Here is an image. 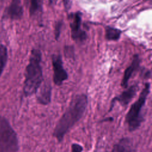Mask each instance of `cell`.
<instances>
[{
    "label": "cell",
    "mask_w": 152,
    "mask_h": 152,
    "mask_svg": "<svg viewBox=\"0 0 152 152\" xmlns=\"http://www.w3.org/2000/svg\"><path fill=\"white\" fill-rule=\"evenodd\" d=\"M64 54L67 58H73L74 56V50L73 46H66L64 48Z\"/></svg>",
    "instance_id": "2e32d148"
},
{
    "label": "cell",
    "mask_w": 152,
    "mask_h": 152,
    "mask_svg": "<svg viewBox=\"0 0 152 152\" xmlns=\"http://www.w3.org/2000/svg\"><path fill=\"white\" fill-rule=\"evenodd\" d=\"M30 14L33 16L37 15L42 12V1L33 0L30 2L29 8Z\"/></svg>",
    "instance_id": "4fadbf2b"
},
{
    "label": "cell",
    "mask_w": 152,
    "mask_h": 152,
    "mask_svg": "<svg viewBox=\"0 0 152 152\" xmlns=\"http://www.w3.org/2000/svg\"><path fill=\"white\" fill-rule=\"evenodd\" d=\"M138 88L139 86L138 84H134L131 86L126 90L122 91V93L118 96L115 97L113 99L112 103L117 101L123 106L128 105L136 96Z\"/></svg>",
    "instance_id": "52a82bcc"
},
{
    "label": "cell",
    "mask_w": 152,
    "mask_h": 152,
    "mask_svg": "<svg viewBox=\"0 0 152 152\" xmlns=\"http://www.w3.org/2000/svg\"><path fill=\"white\" fill-rule=\"evenodd\" d=\"M87 104V96L84 94L76 95L72 99L54 129L53 135L58 141L61 142L65 134L82 118Z\"/></svg>",
    "instance_id": "6da1fadb"
},
{
    "label": "cell",
    "mask_w": 152,
    "mask_h": 152,
    "mask_svg": "<svg viewBox=\"0 0 152 152\" xmlns=\"http://www.w3.org/2000/svg\"><path fill=\"white\" fill-rule=\"evenodd\" d=\"M52 64L53 66V80L57 86H61L68 78L66 71L63 65L62 59L59 54H53L52 56Z\"/></svg>",
    "instance_id": "8992f818"
},
{
    "label": "cell",
    "mask_w": 152,
    "mask_h": 152,
    "mask_svg": "<svg viewBox=\"0 0 152 152\" xmlns=\"http://www.w3.org/2000/svg\"><path fill=\"white\" fill-rule=\"evenodd\" d=\"M36 93L38 102L42 104L46 105L50 103L51 100V86L48 83H44L43 84L42 83Z\"/></svg>",
    "instance_id": "ba28073f"
},
{
    "label": "cell",
    "mask_w": 152,
    "mask_h": 152,
    "mask_svg": "<svg viewBox=\"0 0 152 152\" xmlns=\"http://www.w3.org/2000/svg\"><path fill=\"white\" fill-rule=\"evenodd\" d=\"M23 14V8L20 1H13L7 10V15L11 19H20Z\"/></svg>",
    "instance_id": "30bf717a"
},
{
    "label": "cell",
    "mask_w": 152,
    "mask_h": 152,
    "mask_svg": "<svg viewBox=\"0 0 152 152\" xmlns=\"http://www.w3.org/2000/svg\"><path fill=\"white\" fill-rule=\"evenodd\" d=\"M150 83H146L144 88L140 93L138 99L131 105L125 117V122L130 131L137 129L144 121L142 110L147 98L150 93Z\"/></svg>",
    "instance_id": "3957f363"
},
{
    "label": "cell",
    "mask_w": 152,
    "mask_h": 152,
    "mask_svg": "<svg viewBox=\"0 0 152 152\" xmlns=\"http://www.w3.org/2000/svg\"><path fill=\"white\" fill-rule=\"evenodd\" d=\"M140 66V58L138 54H136L134 56L133 59L130 65L125 69L123 78L121 81V86L124 88H126L128 81L131 77L132 74L137 71Z\"/></svg>",
    "instance_id": "9c48e42d"
},
{
    "label": "cell",
    "mask_w": 152,
    "mask_h": 152,
    "mask_svg": "<svg viewBox=\"0 0 152 152\" xmlns=\"http://www.w3.org/2000/svg\"><path fill=\"white\" fill-rule=\"evenodd\" d=\"M17 134L8 121L0 116V152H18Z\"/></svg>",
    "instance_id": "277c9868"
},
{
    "label": "cell",
    "mask_w": 152,
    "mask_h": 152,
    "mask_svg": "<svg viewBox=\"0 0 152 152\" xmlns=\"http://www.w3.org/2000/svg\"><path fill=\"white\" fill-rule=\"evenodd\" d=\"M81 16L80 12H71L68 15L71 37L78 43H83L87 39V33L81 27Z\"/></svg>",
    "instance_id": "5b68a950"
},
{
    "label": "cell",
    "mask_w": 152,
    "mask_h": 152,
    "mask_svg": "<svg viewBox=\"0 0 152 152\" xmlns=\"http://www.w3.org/2000/svg\"><path fill=\"white\" fill-rule=\"evenodd\" d=\"M42 56V52L39 49L31 50L25 72L23 90L26 96L36 93L43 82Z\"/></svg>",
    "instance_id": "7a4b0ae2"
},
{
    "label": "cell",
    "mask_w": 152,
    "mask_h": 152,
    "mask_svg": "<svg viewBox=\"0 0 152 152\" xmlns=\"http://www.w3.org/2000/svg\"><path fill=\"white\" fill-rule=\"evenodd\" d=\"M83 147L77 143H74L71 145V152H82Z\"/></svg>",
    "instance_id": "e0dca14e"
},
{
    "label": "cell",
    "mask_w": 152,
    "mask_h": 152,
    "mask_svg": "<svg viewBox=\"0 0 152 152\" xmlns=\"http://www.w3.org/2000/svg\"><path fill=\"white\" fill-rule=\"evenodd\" d=\"M8 57L7 48L1 45H0V76L5 66Z\"/></svg>",
    "instance_id": "5bb4252c"
},
{
    "label": "cell",
    "mask_w": 152,
    "mask_h": 152,
    "mask_svg": "<svg viewBox=\"0 0 152 152\" xmlns=\"http://www.w3.org/2000/svg\"><path fill=\"white\" fill-rule=\"evenodd\" d=\"M132 143L128 138H124L115 144L111 152H132Z\"/></svg>",
    "instance_id": "8fae6325"
},
{
    "label": "cell",
    "mask_w": 152,
    "mask_h": 152,
    "mask_svg": "<svg viewBox=\"0 0 152 152\" xmlns=\"http://www.w3.org/2000/svg\"><path fill=\"white\" fill-rule=\"evenodd\" d=\"M122 31L121 30L107 26L105 28V38L108 40H117L119 39Z\"/></svg>",
    "instance_id": "7c38bea8"
},
{
    "label": "cell",
    "mask_w": 152,
    "mask_h": 152,
    "mask_svg": "<svg viewBox=\"0 0 152 152\" xmlns=\"http://www.w3.org/2000/svg\"><path fill=\"white\" fill-rule=\"evenodd\" d=\"M62 26V21L59 20L58 21L57 23L55 24V37L56 40H58L61 31V28Z\"/></svg>",
    "instance_id": "9a60e30c"
}]
</instances>
